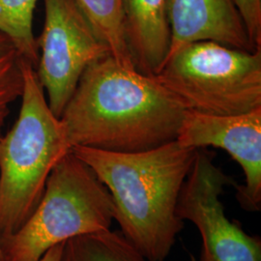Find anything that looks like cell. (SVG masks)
<instances>
[{
    "instance_id": "6da1fadb",
    "label": "cell",
    "mask_w": 261,
    "mask_h": 261,
    "mask_svg": "<svg viewBox=\"0 0 261 261\" xmlns=\"http://www.w3.org/2000/svg\"><path fill=\"white\" fill-rule=\"evenodd\" d=\"M186 109L154 76L111 56L89 66L60 119L72 148L140 152L176 140Z\"/></svg>"
},
{
    "instance_id": "7a4b0ae2",
    "label": "cell",
    "mask_w": 261,
    "mask_h": 261,
    "mask_svg": "<svg viewBox=\"0 0 261 261\" xmlns=\"http://www.w3.org/2000/svg\"><path fill=\"white\" fill-rule=\"evenodd\" d=\"M72 151L109 190L120 232L146 260H166L184 227L178 197L197 149L173 140L140 152L86 146Z\"/></svg>"
},
{
    "instance_id": "3957f363",
    "label": "cell",
    "mask_w": 261,
    "mask_h": 261,
    "mask_svg": "<svg viewBox=\"0 0 261 261\" xmlns=\"http://www.w3.org/2000/svg\"><path fill=\"white\" fill-rule=\"evenodd\" d=\"M18 117L0 135V240L34 211L49 174L72 151L65 125L51 112L35 68L22 61Z\"/></svg>"
},
{
    "instance_id": "277c9868",
    "label": "cell",
    "mask_w": 261,
    "mask_h": 261,
    "mask_svg": "<svg viewBox=\"0 0 261 261\" xmlns=\"http://www.w3.org/2000/svg\"><path fill=\"white\" fill-rule=\"evenodd\" d=\"M114 206L107 187L73 151L56 165L34 211L0 240L4 261H39L53 247L111 229Z\"/></svg>"
},
{
    "instance_id": "5b68a950",
    "label": "cell",
    "mask_w": 261,
    "mask_h": 261,
    "mask_svg": "<svg viewBox=\"0 0 261 261\" xmlns=\"http://www.w3.org/2000/svg\"><path fill=\"white\" fill-rule=\"evenodd\" d=\"M154 77L188 111L235 115L261 108V49L190 43L168 56Z\"/></svg>"
},
{
    "instance_id": "8992f818",
    "label": "cell",
    "mask_w": 261,
    "mask_h": 261,
    "mask_svg": "<svg viewBox=\"0 0 261 261\" xmlns=\"http://www.w3.org/2000/svg\"><path fill=\"white\" fill-rule=\"evenodd\" d=\"M44 5L35 72L51 112L60 118L84 71L110 50L74 0H44Z\"/></svg>"
},
{
    "instance_id": "52a82bcc",
    "label": "cell",
    "mask_w": 261,
    "mask_h": 261,
    "mask_svg": "<svg viewBox=\"0 0 261 261\" xmlns=\"http://www.w3.org/2000/svg\"><path fill=\"white\" fill-rule=\"evenodd\" d=\"M214 154L199 148L178 197L176 213L195 224L201 237L199 261H261V239L243 230L224 213V187L236 184L214 163Z\"/></svg>"
},
{
    "instance_id": "ba28073f",
    "label": "cell",
    "mask_w": 261,
    "mask_h": 261,
    "mask_svg": "<svg viewBox=\"0 0 261 261\" xmlns=\"http://www.w3.org/2000/svg\"><path fill=\"white\" fill-rule=\"evenodd\" d=\"M176 141L195 149L216 147L226 151L241 167L245 184H235L243 209H261V108L235 115H215L188 111Z\"/></svg>"
},
{
    "instance_id": "9c48e42d",
    "label": "cell",
    "mask_w": 261,
    "mask_h": 261,
    "mask_svg": "<svg viewBox=\"0 0 261 261\" xmlns=\"http://www.w3.org/2000/svg\"><path fill=\"white\" fill-rule=\"evenodd\" d=\"M168 13L171 33L168 57L187 44L200 41L257 50L234 0H168Z\"/></svg>"
},
{
    "instance_id": "30bf717a",
    "label": "cell",
    "mask_w": 261,
    "mask_h": 261,
    "mask_svg": "<svg viewBox=\"0 0 261 261\" xmlns=\"http://www.w3.org/2000/svg\"><path fill=\"white\" fill-rule=\"evenodd\" d=\"M124 35L138 72L154 76L169 53L168 0H122Z\"/></svg>"
},
{
    "instance_id": "8fae6325",
    "label": "cell",
    "mask_w": 261,
    "mask_h": 261,
    "mask_svg": "<svg viewBox=\"0 0 261 261\" xmlns=\"http://www.w3.org/2000/svg\"><path fill=\"white\" fill-rule=\"evenodd\" d=\"M97 36L109 47L110 56L123 69L137 71L123 28L122 0H74Z\"/></svg>"
},
{
    "instance_id": "7c38bea8",
    "label": "cell",
    "mask_w": 261,
    "mask_h": 261,
    "mask_svg": "<svg viewBox=\"0 0 261 261\" xmlns=\"http://www.w3.org/2000/svg\"><path fill=\"white\" fill-rule=\"evenodd\" d=\"M60 261H147L120 232L111 229L64 243Z\"/></svg>"
},
{
    "instance_id": "4fadbf2b",
    "label": "cell",
    "mask_w": 261,
    "mask_h": 261,
    "mask_svg": "<svg viewBox=\"0 0 261 261\" xmlns=\"http://www.w3.org/2000/svg\"><path fill=\"white\" fill-rule=\"evenodd\" d=\"M38 0H0V33L18 49L23 60L34 68L39 58L33 16Z\"/></svg>"
},
{
    "instance_id": "5bb4252c",
    "label": "cell",
    "mask_w": 261,
    "mask_h": 261,
    "mask_svg": "<svg viewBox=\"0 0 261 261\" xmlns=\"http://www.w3.org/2000/svg\"><path fill=\"white\" fill-rule=\"evenodd\" d=\"M22 61L12 42L0 33V135L13 103L22 92Z\"/></svg>"
},
{
    "instance_id": "9a60e30c",
    "label": "cell",
    "mask_w": 261,
    "mask_h": 261,
    "mask_svg": "<svg viewBox=\"0 0 261 261\" xmlns=\"http://www.w3.org/2000/svg\"><path fill=\"white\" fill-rule=\"evenodd\" d=\"M242 16L249 37L256 49H261V0H234Z\"/></svg>"
},
{
    "instance_id": "2e32d148",
    "label": "cell",
    "mask_w": 261,
    "mask_h": 261,
    "mask_svg": "<svg viewBox=\"0 0 261 261\" xmlns=\"http://www.w3.org/2000/svg\"><path fill=\"white\" fill-rule=\"evenodd\" d=\"M63 246H64V243L50 248L39 261H60L62 251H63Z\"/></svg>"
},
{
    "instance_id": "e0dca14e",
    "label": "cell",
    "mask_w": 261,
    "mask_h": 261,
    "mask_svg": "<svg viewBox=\"0 0 261 261\" xmlns=\"http://www.w3.org/2000/svg\"><path fill=\"white\" fill-rule=\"evenodd\" d=\"M0 261H4V259H3V253H2V250H1V246H0Z\"/></svg>"
}]
</instances>
